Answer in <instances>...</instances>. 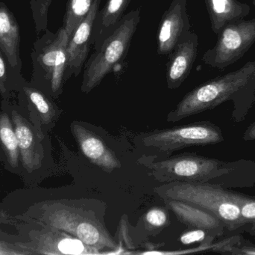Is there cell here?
Returning a JSON list of instances; mask_svg holds the SVG:
<instances>
[{
  "instance_id": "23",
  "label": "cell",
  "mask_w": 255,
  "mask_h": 255,
  "mask_svg": "<svg viewBox=\"0 0 255 255\" xmlns=\"http://www.w3.org/2000/svg\"><path fill=\"white\" fill-rule=\"evenodd\" d=\"M237 202L240 206L243 221L248 225L255 222V198L236 193Z\"/></svg>"
},
{
  "instance_id": "17",
  "label": "cell",
  "mask_w": 255,
  "mask_h": 255,
  "mask_svg": "<svg viewBox=\"0 0 255 255\" xmlns=\"http://www.w3.org/2000/svg\"><path fill=\"white\" fill-rule=\"evenodd\" d=\"M94 0H67L63 28L69 38L91 10Z\"/></svg>"
},
{
  "instance_id": "19",
  "label": "cell",
  "mask_w": 255,
  "mask_h": 255,
  "mask_svg": "<svg viewBox=\"0 0 255 255\" xmlns=\"http://www.w3.org/2000/svg\"><path fill=\"white\" fill-rule=\"evenodd\" d=\"M22 88L25 91V94L28 96L30 101L37 108L40 113L49 117L52 115H55V109L51 104L48 97L44 95V92L34 85L26 84L25 82L22 84Z\"/></svg>"
},
{
  "instance_id": "10",
  "label": "cell",
  "mask_w": 255,
  "mask_h": 255,
  "mask_svg": "<svg viewBox=\"0 0 255 255\" xmlns=\"http://www.w3.org/2000/svg\"><path fill=\"white\" fill-rule=\"evenodd\" d=\"M70 129L79 151L94 166L108 173L122 167L115 152L99 135L88 128L85 123L73 121Z\"/></svg>"
},
{
  "instance_id": "14",
  "label": "cell",
  "mask_w": 255,
  "mask_h": 255,
  "mask_svg": "<svg viewBox=\"0 0 255 255\" xmlns=\"http://www.w3.org/2000/svg\"><path fill=\"white\" fill-rule=\"evenodd\" d=\"M163 202L167 210L172 211L178 221L187 228L205 229L221 236L224 233V224L207 211L182 201L164 199Z\"/></svg>"
},
{
  "instance_id": "15",
  "label": "cell",
  "mask_w": 255,
  "mask_h": 255,
  "mask_svg": "<svg viewBox=\"0 0 255 255\" xmlns=\"http://www.w3.org/2000/svg\"><path fill=\"white\" fill-rule=\"evenodd\" d=\"M131 0H107L104 7L97 12L91 36V46L97 50L115 31L125 16Z\"/></svg>"
},
{
  "instance_id": "28",
  "label": "cell",
  "mask_w": 255,
  "mask_h": 255,
  "mask_svg": "<svg viewBox=\"0 0 255 255\" xmlns=\"http://www.w3.org/2000/svg\"><path fill=\"white\" fill-rule=\"evenodd\" d=\"M251 224V228H250L249 232L251 233L252 235H255V223H250Z\"/></svg>"
},
{
  "instance_id": "25",
  "label": "cell",
  "mask_w": 255,
  "mask_h": 255,
  "mask_svg": "<svg viewBox=\"0 0 255 255\" xmlns=\"http://www.w3.org/2000/svg\"><path fill=\"white\" fill-rule=\"evenodd\" d=\"M18 147L22 150H25L31 146L33 142V135L31 130L25 125H19L15 130Z\"/></svg>"
},
{
  "instance_id": "7",
  "label": "cell",
  "mask_w": 255,
  "mask_h": 255,
  "mask_svg": "<svg viewBox=\"0 0 255 255\" xmlns=\"http://www.w3.org/2000/svg\"><path fill=\"white\" fill-rule=\"evenodd\" d=\"M138 140L147 148L161 152H172L184 148L217 145L224 142L221 128L208 121H197L170 128L156 129L142 133Z\"/></svg>"
},
{
  "instance_id": "1",
  "label": "cell",
  "mask_w": 255,
  "mask_h": 255,
  "mask_svg": "<svg viewBox=\"0 0 255 255\" xmlns=\"http://www.w3.org/2000/svg\"><path fill=\"white\" fill-rule=\"evenodd\" d=\"M228 101L233 103L234 121H244L255 102V61L193 88L167 114L166 121L178 122Z\"/></svg>"
},
{
  "instance_id": "20",
  "label": "cell",
  "mask_w": 255,
  "mask_h": 255,
  "mask_svg": "<svg viewBox=\"0 0 255 255\" xmlns=\"http://www.w3.org/2000/svg\"><path fill=\"white\" fill-rule=\"evenodd\" d=\"M52 0H29L37 34L47 29L48 13Z\"/></svg>"
},
{
  "instance_id": "4",
  "label": "cell",
  "mask_w": 255,
  "mask_h": 255,
  "mask_svg": "<svg viewBox=\"0 0 255 255\" xmlns=\"http://www.w3.org/2000/svg\"><path fill=\"white\" fill-rule=\"evenodd\" d=\"M139 163L147 168L148 175L160 183L210 182L229 175L238 168V162L229 163L195 154H178L155 160L142 156Z\"/></svg>"
},
{
  "instance_id": "18",
  "label": "cell",
  "mask_w": 255,
  "mask_h": 255,
  "mask_svg": "<svg viewBox=\"0 0 255 255\" xmlns=\"http://www.w3.org/2000/svg\"><path fill=\"white\" fill-rule=\"evenodd\" d=\"M144 226L148 232H160L170 225L167 208L165 207H152L142 217Z\"/></svg>"
},
{
  "instance_id": "8",
  "label": "cell",
  "mask_w": 255,
  "mask_h": 255,
  "mask_svg": "<svg viewBox=\"0 0 255 255\" xmlns=\"http://www.w3.org/2000/svg\"><path fill=\"white\" fill-rule=\"evenodd\" d=\"M255 43V17L241 19L225 25L217 34L215 46L208 49L202 61L223 70L241 59Z\"/></svg>"
},
{
  "instance_id": "27",
  "label": "cell",
  "mask_w": 255,
  "mask_h": 255,
  "mask_svg": "<svg viewBox=\"0 0 255 255\" xmlns=\"http://www.w3.org/2000/svg\"><path fill=\"white\" fill-rule=\"evenodd\" d=\"M243 139L245 142L255 141V121L247 127V130L244 132Z\"/></svg>"
},
{
  "instance_id": "12",
  "label": "cell",
  "mask_w": 255,
  "mask_h": 255,
  "mask_svg": "<svg viewBox=\"0 0 255 255\" xmlns=\"http://www.w3.org/2000/svg\"><path fill=\"white\" fill-rule=\"evenodd\" d=\"M199 37L190 31L168 55L166 79L169 89L179 88L186 80L196 61Z\"/></svg>"
},
{
  "instance_id": "6",
  "label": "cell",
  "mask_w": 255,
  "mask_h": 255,
  "mask_svg": "<svg viewBox=\"0 0 255 255\" xmlns=\"http://www.w3.org/2000/svg\"><path fill=\"white\" fill-rule=\"evenodd\" d=\"M140 21V8L126 13L118 28L94 50L85 63L81 91L88 94L100 85L114 67L127 57Z\"/></svg>"
},
{
  "instance_id": "3",
  "label": "cell",
  "mask_w": 255,
  "mask_h": 255,
  "mask_svg": "<svg viewBox=\"0 0 255 255\" xmlns=\"http://www.w3.org/2000/svg\"><path fill=\"white\" fill-rule=\"evenodd\" d=\"M160 199H175L191 204L217 217L231 232L247 226L241 217L236 192L220 184L206 182H171L154 187Z\"/></svg>"
},
{
  "instance_id": "16",
  "label": "cell",
  "mask_w": 255,
  "mask_h": 255,
  "mask_svg": "<svg viewBox=\"0 0 255 255\" xmlns=\"http://www.w3.org/2000/svg\"><path fill=\"white\" fill-rule=\"evenodd\" d=\"M205 2L211 28L217 35L225 25L244 19L251 10L248 4L239 0H205Z\"/></svg>"
},
{
  "instance_id": "9",
  "label": "cell",
  "mask_w": 255,
  "mask_h": 255,
  "mask_svg": "<svg viewBox=\"0 0 255 255\" xmlns=\"http://www.w3.org/2000/svg\"><path fill=\"white\" fill-rule=\"evenodd\" d=\"M187 4V0H172L163 13L157 32L158 55H169L191 31Z\"/></svg>"
},
{
  "instance_id": "13",
  "label": "cell",
  "mask_w": 255,
  "mask_h": 255,
  "mask_svg": "<svg viewBox=\"0 0 255 255\" xmlns=\"http://www.w3.org/2000/svg\"><path fill=\"white\" fill-rule=\"evenodd\" d=\"M19 45V23L7 5L0 1V49L9 65L17 74H21L22 67Z\"/></svg>"
},
{
  "instance_id": "5",
  "label": "cell",
  "mask_w": 255,
  "mask_h": 255,
  "mask_svg": "<svg viewBox=\"0 0 255 255\" xmlns=\"http://www.w3.org/2000/svg\"><path fill=\"white\" fill-rule=\"evenodd\" d=\"M68 40V34L61 26L56 32L46 29L34 43L32 85L52 97H58L63 91Z\"/></svg>"
},
{
  "instance_id": "11",
  "label": "cell",
  "mask_w": 255,
  "mask_h": 255,
  "mask_svg": "<svg viewBox=\"0 0 255 255\" xmlns=\"http://www.w3.org/2000/svg\"><path fill=\"white\" fill-rule=\"evenodd\" d=\"M101 0H94L91 10L73 31L69 38L67 46V66L65 82L72 76L77 77L85 61L88 60L94 19L100 10Z\"/></svg>"
},
{
  "instance_id": "22",
  "label": "cell",
  "mask_w": 255,
  "mask_h": 255,
  "mask_svg": "<svg viewBox=\"0 0 255 255\" xmlns=\"http://www.w3.org/2000/svg\"><path fill=\"white\" fill-rule=\"evenodd\" d=\"M10 80L11 82H15L19 84L25 82L22 75L17 74L13 71L0 49V90L1 91L4 92L6 91Z\"/></svg>"
},
{
  "instance_id": "24",
  "label": "cell",
  "mask_w": 255,
  "mask_h": 255,
  "mask_svg": "<svg viewBox=\"0 0 255 255\" xmlns=\"http://www.w3.org/2000/svg\"><path fill=\"white\" fill-rule=\"evenodd\" d=\"M0 139L12 157L16 158V151L18 147L17 139L14 132L7 124H3L0 127Z\"/></svg>"
},
{
  "instance_id": "2",
  "label": "cell",
  "mask_w": 255,
  "mask_h": 255,
  "mask_svg": "<svg viewBox=\"0 0 255 255\" xmlns=\"http://www.w3.org/2000/svg\"><path fill=\"white\" fill-rule=\"evenodd\" d=\"M106 207L101 201L77 199L67 205L55 206L49 214L50 224L103 253L116 251L118 245L106 227L104 217Z\"/></svg>"
},
{
  "instance_id": "26",
  "label": "cell",
  "mask_w": 255,
  "mask_h": 255,
  "mask_svg": "<svg viewBox=\"0 0 255 255\" xmlns=\"http://www.w3.org/2000/svg\"><path fill=\"white\" fill-rule=\"evenodd\" d=\"M225 254L255 255V245L245 243L241 238L239 242L230 246Z\"/></svg>"
},
{
  "instance_id": "21",
  "label": "cell",
  "mask_w": 255,
  "mask_h": 255,
  "mask_svg": "<svg viewBox=\"0 0 255 255\" xmlns=\"http://www.w3.org/2000/svg\"><path fill=\"white\" fill-rule=\"evenodd\" d=\"M221 235L215 232H210L205 229L188 228L187 231L180 236L179 241L183 245H190L193 244H211L213 241Z\"/></svg>"
}]
</instances>
